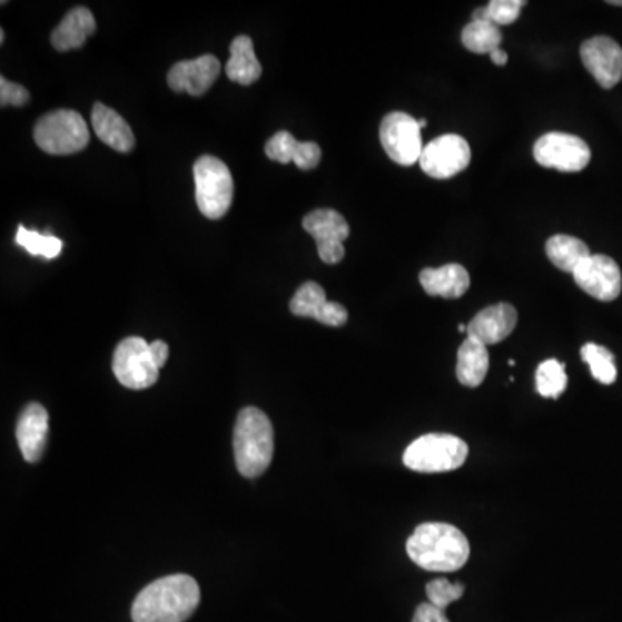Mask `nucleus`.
Listing matches in <instances>:
<instances>
[{
    "instance_id": "f8f14e48",
    "label": "nucleus",
    "mask_w": 622,
    "mask_h": 622,
    "mask_svg": "<svg viewBox=\"0 0 622 622\" xmlns=\"http://www.w3.org/2000/svg\"><path fill=\"white\" fill-rule=\"evenodd\" d=\"M572 275L577 286L599 302H614L621 294V268L611 256L592 255Z\"/></svg>"
},
{
    "instance_id": "2f4dec72",
    "label": "nucleus",
    "mask_w": 622,
    "mask_h": 622,
    "mask_svg": "<svg viewBox=\"0 0 622 622\" xmlns=\"http://www.w3.org/2000/svg\"><path fill=\"white\" fill-rule=\"evenodd\" d=\"M412 622H450L443 609L436 608L433 603H421L414 614Z\"/></svg>"
},
{
    "instance_id": "e433bc0d",
    "label": "nucleus",
    "mask_w": 622,
    "mask_h": 622,
    "mask_svg": "<svg viewBox=\"0 0 622 622\" xmlns=\"http://www.w3.org/2000/svg\"><path fill=\"white\" fill-rule=\"evenodd\" d=\"M418 127L421 128L427 127V120H418Z\"/></svg>"
},
{
    "instance_id": "6ab92c4d",
    "label": "nucleus",
    "mask_w": 622,
    "mask_h": 622,
    "mask_svg": "<svg viewBox=\"0 0 622 622\" xmlns=\"http://www.w3.org/2000/svg\"><path fill=\"white\" fill-rule=\"evenodd\" d=\"M92 127L97 137L118 152H130L136 147L132 128L115 109L97 102L92 109Z\"/></svg>"
},
{
    "instance_id": "0eeeda50",
    "label": "nucleus",
    "mask_w": 622,
    "mask_h": 622,
    "mask_svg": "<svg viewBox=\"0 0 622 622\" xmlns=\"http://www.w3.org/2000/svg\"><path fill=\"white\" fill-rule=\"evenodd\" d=\"M112 372L121 386L128 389H147L155 386L159 377L151 355V343L142 337H127L121 340L112 356Z\"/></svg>"
},
{
    "instance_id": "cd10ccee",
    "label": "nucleus",
    "mask_w": 622,
    "mask_h": 622,
    "mask_svg": "<svg viewBox=\"0 0 622 622\" xmlns=\"http://www.w3.org/2000/svg\"><path fill=\"white\" fill-rule=\"evenodd\" d=\"M16 243L20 244L21 248L27 249L30 255L42 256L47 259L58 258L59 253L62 251V243L58 237L51 236V234L33 233L23 225L18 227Z\"/></svg>"
},
{
    "instance_id": "f03ea898",
    "label": "nucleus",
    "mask_w": 622,
    "mask_h": 622,
    "mask_svg": "<svg viewBox=\"0 0 622 622\" xmlns=\"http://www.w3.org/2000/svg\"><path fill=\"white\" fill-rule=\"evenodd\" d=\"M406 553L425 571L455 572L467 564L471 546L458 527L445 522H425L408 537Z\"/></svg>"
},
{
    "instance_id": "f704fd0d",
    "label": "nucleus",
    "mask_w": 622,
    "mask_h": 622,
    "mask_svg": "<svg viewBox=\"0 0 622 622\" xmlns=\"http://www.w3.org/2000/svg\"><path fill=\"white\" fill-rule=\"evenodd\" d=\"M458 330H461V333L467 334V325L464 324L458 325Z\"/></svg>"
},
{
    "instance_id": "7c9ffc66",
    "label": "nucleus",
    "mask_w": 622,
    "mask_h": 622,
    "mask_svg": "<svg viewBox=\"0 0 622 622\" xmlns=\"http://www.w3.org/2000/svg\"><path fill=\"white\" fill-rule=\"evenodd\" d=\"M28 101H30V92L23 86L9 81L6 77L0 78V106L11 105L21 108Z\"/></svg>"
},
{
    "instance_id": "c756f323",
    "label": "nucleus",
    "mask_w": 622,
    "mask_h": 622,
    "mask_svg": "<svg viewBox=\"0 0 622 622\" xmlns=\"http://www.w3.org/2000/svg\"><path fill=\"white\" fill-rule=\"evenodd\" d=\"M464 592V584L450 583V581L445 580V577L431 581V583L425 586V593H427L430 602L433 603V605H436V608L443 609V611L448 608L450 603L462 599Z\"/></svg>"
},
{
    "instance_id": "aec40b11",
    "label": "nucleus",
    "mask_w": 622,
    "mask_h": 622,
    "mask_svg": "<svg viewBox=\"0 0 622 622\" xmlns=\"http://www.w3.org/2000/svg\"><path fill=\"white\" fill-rule=\"evenodd\" d=\"M421 286L430 296L458 299L471 286L468 271L462 265L450 264L440 268H424L421 271Z\"/></svg>"
},
{
    "instance_id": "c9c22d12",
    "label": "nucleus",
    "mask_w": 622,
    "mask_h": 622,
    "mask_svg": "<svg viewBox=\"0 0 622 622\" xmlns=\"http://www.w3.org/2000/svg\"><path fill=\"white\" fill-rule=\"evenodd\" d=\"M4 40H6L4 30H0V42L4 43Z\"/></svg>"
},
{
    "instance_id": "473e14b6",
    "label": "nucleus",
    "mask_w": 622,
    "mask_h": 622,
    "mask_svg": "<svg viewBox=\"0 0 622 622\" xmlns=\"http://www.w3.org/2000/svg\"><path fill=\"white\" fill-rule=\"evenodd\" d=\"M168 353H170V349H168L167 343H162V340H155V343H151V355L152 359H155L156 367H165Z\"/></svg>"
},
{
    "instance_id": "5701e85b",
    "label": "nucleus",
    "mask_w": 622,
    "mask_h": 622,
    "mask_svg": "<svg viewBox=\"0 0 622 622\" xmlns=\"http://www.w3.org/2000/svg\"><path fill=\"white\" fill-rule=\"evenodd\" d=\"M225 71L230 80L240 86H251L261 77V65L255 55V43L248 36H239L233 40L230 59Z\"/></svg>"
},
{
    "instance_id": "f257e3e1",
    "label": "nucleus",
    "mask_w": 622,
    "mask_h": 622,
    "mask_svg": "<svg viewBox=\"0 0 622 622\" xmlns=\"http://www.w3.org/2000/svg\"><path fill=\"white\" fill-rule=\"evenodd\" d=\"M201 590L194 577L174 574L144 588L132 608L134 622H186L198 609Z\"/></svg>"
},
{
    "instance_id": "b1692460",
    "label": "nucleus",
    "mask_w": 622,
    "mask_h": 622,
    "mask_svg": "<svg viewBox=\"0 0 622 622\" xmlns=\"http://www.w3.org/2000/svg\"><path fill=\"white\" fill-rule=\"evenodd\" d=\"M545 249L550 261L559 270L567 271V274H574L584 259L592 256L583 240L577 239V237L565 236V234L550 237L546 240Z\"/></svg>"
},
{
    "instance_id": "423d86ee",
    "label": "nucleus",
    "mask_w": 622,
    "mask_h": 622,
    "mask_svg": "<svg viewBox=\"0 0 622 622\" xmlns=\"http://www.w3.org/2000/svg\"><path fill=\"white\" fill-rule=\"evenodd\" d=\"M194 182H196V203L199 211L209 220L227 215L233 206L234 180L221 159L215 156H201L194 165Z\"/></svg>"
},
{
    "instance_id": "bb28decb",
    "label": "nucleus",
    "mask_w": 622,
    "mask_h": 622,
    "mask_svg": "<svg viewBox=\"0 0 622 622\" xmlns=\"http://www.w3.org/2000/svg\"><path fill=\"white\" fill-rule=\"evenodd\" d=\"M567 387L565 365L552 358L543 362L536 371V389L543 398L556 399Z\"/></svg>"
},
{
    "instance_id": "4be33fe9",
    "label": "nucleus",
    "mask_w": 622,
    "mask_h": 622,
    "mask_svg": "<svg viewBox=\"0 0 622 622\" xmlns=\"http://www.w3.org/2000/svg\"><path fill=\"white\" fill-rule=\"evenodd\" d=\"M487 371H490L487 346L474 337H465L458 349V358H456L458 383L465 387L481 386L486 379Z\"/></svg>"
},
{
    "instance_id": "a211bd4d",
    "label": "nucleus",
    "mask_w": 622,
    "mask_h": 622,
    "mask_svg": "<svg viewBox=\"0 0 622 622\" xmlns=\"http://www.w3.org/2000/svg\"><path fill=\"white\" fill-rule=\"evenodd\" d=\"M265 155L271 161L283 162V165L294 162L299 170L308 171L318 167L322 149L315 142H299L293 134L283 130L268 140L265 146Z\"/></svg>"
},
{
    "instance_id": "72a5a7b5",
    "label": "nucleus",
    "mask_w": 622,
    "mask_h": 622,
    "mask_svg": "<svg viewBox=\"0 0 622 622\" xmlns=\"http://www.w3.org/2000/svg\"><path fill=\"white\" fill-rule=\"evenodd\" d=\"M490 56L491 61L495 62L496 67H505L506 62H509V55L502 51V49H495Z\"/></svg>"
},
{
    "instance_id": "412c9836",
    "label": "nucleus",
    "mask_w": 622,
    "mask_h": 622,
    "mask_svg": "<svg viewBox=\"0 0 622 622\" xmlns=\"http://www.w3.org/2000/svg\"><path fill=\"white\" fill-rule=\"evenodd\" d=\"M93 31H96V18L90 9L75 8L52 31L51 42L56 51H73V49H80Z\"/></svg>"
},
{
    "instance_id": "6e6552de",
    "label": "nucleus",
    "mask_w": 622,
    "mask_h": 622,
    "mask_svg": "<svg viewBox=\"0 0 622 622\" xmlns=\"http://www.w3.org/2000/svg\"><path fill=\"white\" fill-rule=\"evenodd\" d=\"M379 137L386 155L402 167H412L421 159L424 149L422 128L411 115L402 111L386 115L381 124Z\"/></svg>"
},
{
    "instance_id": "f3484780",
    "label": "nucleus",
    "mask_w": 622,
    "mask_h": 622,
    "mask_svg": "<svg viewBox=\"0 0 622 622\" xmlns=\"http://www.w3.org/2000/svg\"><path fill=\"white\" fill-rule=\"evenodd\" d=\"M49 436V414L40 403L24 406L16 425V440L24 461L36 464L46 452Z\"/></svg>"
},
{
    "instance_id": "20e7f679",
    "label": "nucleus",
    "mask_w": 622,
    "mask_h": 622,
    "mask_svg": "<svg viewBox=\"0 0 622 622\" xmlns=\"http://www.w3.org/2000/svg\"><path fill=\"white\" fill-rule=\"evenodd\" d=\"M468 456V446L452 434H425L403 453V464L411 471L436 474L461 468Z\"/></svg>"
},
{
    "instance_id": "4468645a",
    "label": "nucleus",
    "mask_w": 622,
    "mask_h": 622,
    "mask_svg": "<svg viewBox=\"0 0 622 622\" xmlns=\"http://www.w3.org/2000/svg\"><path fill=\"white\" fill-rule=\"evenodd\" d=\"M220 71V61L211 55L189 59V61H180L168 71V86L175 92H186L189 96L201 97L211 89Z\"/></svg>"
},
{
    "instance_id": "2eb2a0df",
    "label": "nucleus",
    "mask_w": 622,
    "mask_h": 622,
    "mask_svg": "<svg viewBox=\"0 0 622 622\" xmlns=\"http://www.w3.org/2000/svg\"><path fill=\"white\" fill-rule=\"evenodd\" d=\"M290 314L296 317L315 318L320 324L340 327L348 322V309L339 303L327 302L320 284L305 283L289 303Z\"/></svg>"
},
{
    "instance_id": "9d476101",
    "label": "nucleus",
    "mask_w": 622,
    "mask_h": 622,
    "mask_svg": "<svg viewBox=\"0 0 622 622\" xmlns=\"http://www.w3.org/2000/svg\"><path fill=\"white\" fill-rule=\"evenodd\" d=\"M303 228L317 243L318 256L327 265H336L345 258V240L349 237V225L340 213L322 208L303 218Z\"/></svg>"
},
{
    "instance_id": "c85d7f7f",
    "label": "nucleus",
    "mask_w": 622,
    "mask_h": 622,
    "mask_svg": "<svg viewBox=\"0 0 622 622\" xmlns=\"http://www.w3.org/2000/svg\"><path fill=\"white\" fill-rule=\"evenodd\" d=\"M524 6H526L524 0H491L486 8L474 11L472 21H490L496 27H505L517 21Z\"/></svg>"
},
{
    "instance_id": "9b49d317",
    "label": "nucleus",
    "mask_w": 622,
    "mask_h": 622,
    "mask_svg": "<svg viewBox=\"0 0 622 622\" xmlns=\"http://www.w3.org/2000/svg\"><path fill=\"white\" fill-rule=\"evenodd\" d=\"M471 156V146L464 137L446 134L424 146L418 165L430 177L446 180L464 171Z\"/></svg>"
},
{
    "instance_id": "dca6fc26",
    "label": "nucleus",
    "mask_w": 622,
    "mask_h": 622,
    "mask_svg": "<svg viewBox=\"0 0 622 622\" xmlns=\"http://www.w3.org/2000/svg\"><path fill=\"white\" fill-rule=\"evenodd\" d=\"M517 318V309L509 303L487 306L472 318L467 325V336L474 337L484 346L498 345L514 333Z\"/></svg>"
},
{
    "instance_id": "393cba45",
    "label": "nucleus",
    "mask_w": 622,
    "mask_h": 622,
    "mask_svg": "<svg viewBox=\"0 0 622 622\" xmlns=\"http://www.w3.org/2000/svg\"><path fill=\"white\" fill-rule=\"evenodd\" d=\"M502 40V30L490 21H471L462 31V43L474 55H491Z\"/></svg>"
},
{
    "instance_id": "a878e982",
    "label": "nucleus",
    "mask_w": 622,
    "mask_h": 622,
    "mask_svg": "<svg viewBox=\"0 0 622 622\" xmlns=\"http://www.w3.org/2000/svg\"><path fill=\"white\" fill-rule=\"evenodd\" d=\"M581 358L590 367L593 377L599 383L609 386V384H614L615 379H618L614 355L608 348L595 345V343H588V345L581 348Z\"/></svg>"
},
{
    "instance_id": "7ed1b4c3",
    "label": "nucleus",
    "mask_w": 622,
    "mask_h": 622,
    "mask_svg": "<svg viewBox=\"0 0 622 622\" xmlns=\"http://www.w3.org/2000/svg\"><path fill=\"white\" fill-rule=\"evenodd\" d=\"M234 456L237 471L246 477L261 476L274 458V427L256 406H248L237 415Z\"/></svg>"
},
{
    "instance_id": "4c0bfd02",
    "label": "nucleus",
    "mask_w": 622,
    "mask_h": 622,
    "mask_svg": "<svg viewBox=\"0 0 622 622\" xmlns=\"http://www.w3.org/2000/svg\"><path fill=\"white\" fill-rule=\"evenodd\" d=\"M612 6H622V0H614V2H609Z\"/></svg>"
},
{
    "instance_id": "ddd939ff",
    "label": "nucleus",
    "mask_w": 622,
    "mask_h": 622,
    "mask_svg": "<svg viewBox=\"0 0 622 622\" xmlns=\"http://www.w3.org/2000/svg\"><path fill=\"white\" fill-rule=\"evenodd\" d=\"M584 68L593 75L599 86L612 89L622 78V49L609 37H593L581 46Z\"/></svg>"
},
{
    "instance_id": "39448f33",
    "label": "nucleus",
    "mask_w": 622,
    "mask_h": 622,
    "mask_svg": "<svg viewBox=\"0 0 622 622\" xmlns=\"http://www.w3.org/2000/svg\"><path fill=\"white\" fill-rule=\"evenodd\" d=\"M33 139L47 155L67 156L83 151L89 146L90 132L80 112L58 109L40 118Z\"/></svg>"
},
{
    "instance_id": "1a4fd4ad",
    "label": "nucleus",
    "mask_w": 622,
    "mask_h": 622,
    "mask_svg": "<svg viewBox=\"0 0 622 622\" xmlns=\"http://www.w3.org/2000/svg\"><path fill=\"white\" fill-rule=\"evenodd\" d=\"M534 159L542 167L576 174L590 165L592 151L581 137L550 132L540 137L533 147Z\"/></svg>"
}]
</instances>
